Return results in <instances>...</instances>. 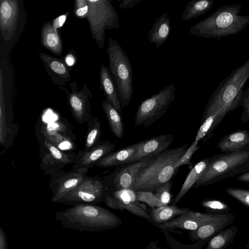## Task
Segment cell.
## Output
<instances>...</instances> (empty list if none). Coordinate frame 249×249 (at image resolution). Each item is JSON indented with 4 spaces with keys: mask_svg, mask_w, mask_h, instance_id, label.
I'll return each mask as SVG.
<instances>
[{
    "mask_svg": "<svg viewBox=\"0 0 249 249\" xmlns=\"http://www.w3.org/2000/svg\"><path fill=\"white\" fill-rule=\"evenodd\" d=\"M240 106L243 109L241 121L244 124L249 121V86L241 93Z\"/></svg>",
    "mask_w": 249,
    "mask_h": 249,
    "instance_id": "cell-39",
    "label": "cell"
},
{
    "mask_svg": "<svg viewBox=\"0 0 249 249\" xmlns=\"http://www.w3.org/2000/svg\"><path fill=\"white\" fill-rule=\"evenodd\" d=\"M51 124H42L39 128V135L48 140L59 149L66 152H72L75 147L72 138L65 131H62L63 124L61 122Z\"/></svg>",
    "mask_w": 249,
    "mask_h": 249,
    "instance_id": "cell-20",
    "label": "cell"
},
{
    "mask_svg": "<svg viewBox=\"0 0 249 249\" xmlns=\"http://www.w3.org/2000/svg\"><path fill=\"white\" fill-rule=\"evenodd\" d=\"M226 193L249 209V190L235 187L226 188Z\"/></svg>",
    "mask_w": 249,
    "mask_h": 249,
    "instance_id": "cell-36",
    "label": "cell"
},
{
    "mask_svg": "<svg viewBox=\"0 0 249 249\" xmlns=\"http://www.w3.org/2000/svg\"><path fill=\"white\" fill-rule=\"evenodd\" d=\"M171 17L168 13H163L153 23L147 35L149 43L154 44L156 48L161 47L167 40L171 29Z\"/></svg>",
    "mask_w": 249,
    "mask_h": 249,
    "instance_id": "cell-23",
    "label": "cell"
},
{
    "mask_svg": "<svg viewBox=\"0 0 249 249\" xmlns=\"http://www.w3.org/2000/svg\"><path fill=\"white\" fill-rule=\"evenodd\" d=\"M71 91L69 92L63 87L67 94V99L70 110L76 122L79 124L88 123L91 118L90 100L92 94L86 84L82 89L77 91V83L73 81L70 84Z\"/></svg>",
    "mask_w": 249,
    "mask_h": 249,
    "instance_id": "cell-13",
    "label": "cell"
},
{
    "mask_svg": "<svg viewBox=\"0 0 249 249\" xmlns=\"http://www.w3.org/2000/svg\"><path fill=\"white\" fill-rule=\"evenodd\" d=\"M170 181L159 187L154 192V195L160 200L163 206H167L171 201Z\"/></svg>",
    "mask_w": 249,
    "mask_h": 249,
    "instance_id": "cell-38",
    "label": "cell"
},
{
    "mask_svg": "<svg viewBox=\"0 0 249 249\" xmlns=\"http://www.w3.org/2000/svg\"><path fill=\"white\" fill-rule=\"evenodd\" d=\"M107 53L108 67L116 85L123 110L129 104L133 93L132 64L123 47L112 37L109 39Z\"/></svg>",
    "mask_w": 249,
    "mask_h": 249,
    "instance_id": "cell-6",
    "label": "cell"
},
{
    "mask_svg": "<svg viewBox=\"0 0 249 249\" xmlns=\"http://www.w3.org/2000/svg\"><path fill=\"white\" fill-rule=\"evenodd\" d=\"M54 217L65 229L85 232L111 230L123 223L109 210L93 204H77L58 211Z\"/></svg>",
    "mask_w": 249,
    "mask_h": 249,
    "instance_id": "cell-2",
    "label": "cell"
},
{
    "mask_svg": "<svg viewBox=\"0 0 249 249\" xmlns=\"http://www.w3.org/2000/svg\"><path fill=\"white\" fill-rule=\"evenodd\" d=\"M222 152L243 151L249 149V133L241 129L233 131L221 139L217 144Z\"/></svg>",
    "mask_w": 249,
    "mask_h": 249,
    "instance_id": "cell-22",
    "label": "cell"
},
{
    "mask_svg": "<svg viewBox=\"0 0 249 249\" xmlns=\"http://www.w3.org/2000/svg\"><path fill=\"white\" fill-rule=\"evenodd\" d=\"M249 78V59L233 70L219 84L210 97L205 107L201 123L211 115L216 120L213 129L218 126L228 113L240 106L243 87Z\"/></svg>",
    "mask_w": 249,
    "mask_h": 249,
    "instance_id": "cell-1",
    "label": "cell"
},
{
    "mask_svg": "<svg viewBox=\"0 0 249 249\" xmlns=\"http://www.w3.org/2000/svg\"><path fill=\"white\" fill-rule=\"evenodd\" d=\"M115 146L110 141H101L90 149L79 150L72 164V169L88 172L100 160L113 152Z\"/></svg>",
    "mask_w": 249,
    "mask_h": 249,
    "instance_id": "cell-15",
    "label": "cell"
},
{
    "mask_svg": "<svg viewBox=\"0 0 249 249\" xmlns=\"http://www.w3.org/2000/svg\"><path fill=\"white\" fill-rule=\"evenodd\" d=\"M109 192L103 178L87 176L59 203L71 206L81 204L96 205L104 202Z\"/></svg>",
    "mask_w": 249,
    "mask_h": 249,
    "instance_id": "cell-9",
    "label": "cell"
},
{
    "mask_svg": "<svg viewBox=\"0 0 249 249\" xmlns=\"http://www.w3.org/2000/svg\"><path fill=\"white\" fill-rule=\"evenodd\" d=\"M67 14L61 15L53 20V24L56 29H57L63 25L67 18Z\"/></svg>",
    "mask_w": 249,
    "mask_h": 249,
    "instance_id": "cell-43",
    "label": "cell"
},
{
    "mask_svg": "<svg viewBox=\"0 0 249 249\" xmlns=\"http://www.w3.org/2000/svg\"><path fill=\"white\" fill-rule=\"evenodd\" d=\"M89 11L87 0H76L73 13L79 18H87Z\"/></svg>",
    "mask_w": 249,
    "mask_h": 249,
    "instance_id": "cell-40",
    "label": "cell"
},
{
    "mask_svg": "<svg viewBox=\"0 0 249 249\" xmlns=\"http://www.w3.org/2000/svg\"><path fill=\"white\" fill-rule=\"evenodd\" d=\"M138 147V142L112 152L100 160L95 165L100 167H113L131 163Z\"/></svg>",
    "mask_w": 249,
    "mask_h": 249,
    "instance_id": "cell-24",
    "label": "cell"
},
{
    "mask_svg": "<svg viewBox=\"0 0 249 249\" xmlns=\"http://www.w3.org/2000/svg\"><path fill=\"white\" fill-rule=\"evenodd\" d=\"M39 136L42 137L40 140V167L46 174L53 177L65 166L74 163L76 154L63 151L40 135Z\"/></svg>",
    "mask_w": 249,
    "mask_h": 249,
    "instance_id": "cell-10",
    "label": "cell"
},
{
    "mask_svg": "<svg viewBox=\"0 0 249 249\" xmlns=\"http://www.w3.org/2000/svg\"><path fill=\"white\" fill-rule=\"evenodd\" d=\"M239 4L223 5L192 26L191 34L205 38H217L236 35L249 24V15H240Z\"/></svg>",
    "mask_w": 249,
    "mask_h": 249,
    "instance_id": "cell-3",
    "label": "cell"
},
{
    "mask_svg": "<svg viewBox=\"0 0 249 249\" xmlns=\"http://www.w3.org/2000/svg\"><path fill=\"white\" fill-rule=\"evenodd\" d=\"M103 202L109 208L114 210H126L153 224L150 216L145 211V206L137 200L135 192L133 190H110Z\"/></svg>",
    "mask_w": 249,
    "mask_h": 249,
    "instance_id": "cell-11",
    "label": "cell"
},
{
    "mask_svg": "<svg viewBox=\"0 0 249 249\" xmlns=\"http://www.w3.org/2000/svg\"><path fill=\"white\" fill-rule=\"evenodd\" d=\"M39 55L44 65L50 71L65 80L69 81L71 75L63 61L44 53H39Z\"/></svg>",
    "mask_w": 249,
    "mask_h": 249,
    "instance_id": "cell-31",
    "label": "cell"
},
{
    "mask_svg": "<svg viewBox=\"0 0 249 249\" xmlns=\"http://www.w3.org/2000/svg\"><path fill=\"white\" fill-rule=\"evenodd\" d=\"M87 172L71 170L61 171L53 176L50 183L52 191V201L59 202L70 192L76 188L88 176Z\"/></svg>",
    "mask_w": 249,
    "mask_h": 249,
    "instance_id": "cell-14",
    "label": "cell"
},
{
    "mask_svg": "<svg viewBox=\"0 0 249 249\" xmlns=\"http://www.w3.org/2000/svg\"><path fill=\"white\" fill-rule=\"evenodd\" d=\"M88 123V131L85 139L84 150H87L93 147L100 141L101 136V123L98 118L91 117Z\"/></svg>",
    "mask_w": 249,
    "mask_h": 249,
    "instance_id": "cell-32",
    "label": "cell"
},
{
    "mask_svg": "<svg viewBox=\"0 0 249 249\" xmlns=\"http://www.w3.org/2000/svg\"><path fill=\"white\" fill-rule=\"evenodd\" d=\"M188 144L168 148L151 159L139 173L132 190L154 192L159 187L170 181L177 170L174 165L187 150Z\"/></svg>",
    "mask_w": 249,
    "mask_h": 249,
    "instance_id": "cell-4",
    "label": "cell"
},
{
    "mask_svg": "<svg viewBox=\"0 0 249 249\" xmlns=\"http://www.w3.org/2000/svg\"><path fill=\"white\" fill-rule=\"evenodd\" d=\"M89 11L87 16L93 41L103 49L105 31L120 27L119 15L112 4V0H87Z\"/></svg>",
    "mask_w": 249,
    "mask_h": 249,
    "instance_id": "cell-7",
    "label": "cell"
},
{
    "mask_svg": "<svg viewBox=\"0 0 249 249\" xmlns=\"http://www.w3.org/2000/svg\"><path fill=\"white\" fill-rule=\"evenodd\" d=\"M236 216L229 213L216 214L209 222L195 231H190L188 236L193 242L209 240L232 223Z\"/></svg>",
    "mask_w": 249,
    "mask_h": 249,
    "instance_id": "cell-19",
    "label": "cell"
},
{
    "mask_svg": "<svg viewBox=\"0 0 249 249\" xmlns=\"http://www.w3.org/2000/svg\"><path fill=\"white\" fill-rule=\"evenodd\" d=\"M211 160V157H206L198 162L191 170L178 194L174 198L172 205H176L178 201L198 180L206 170Z\"/></svg>",
    "mask_w": 249,
    "mask_h": 249,
    "instance_id": "cell-26",
    "label": "cell"
},
{
    "mask_svg": "<svg viewBox=\"0 0 249 249\" xmlns=\"http://www.w3.org/2000/svg\"><path fill=\"white\" fill-rule=\"evenodd\" d=\"M173 140L172 134H166L138 142V147L132 162L151 159L160 155L169 148Z\"/></svg>",
    "mask_w": 249,
    "mask_h": 249,
    "instance_id": "cell-18",
    "label": "cell"
},
{
    "mask_svg": "<svg viewBox=\"0 0 249 249\" xmlns=\"http://www.w3.org/2000/svg\"><path fill=\"white\" fill-rule=\"evenodd\" d=\"M136 198L139 202L147 204L152 208L163 206L160 200L154 195V192L149 191H135Z\"/></svg>",
    "mask_w": 249,
    "mask_h": 249,
    "instance_id": "cell-35",
    "label": "cell"
},
{
    "mask_svg": "<svg viewBox=\"0 0 249 249\" xmlns=\"http://www.w3.org/2000/svg\"><path fill=\"white\" fill-rule=\"evenodd\" d=\"M0 249H8V242L4 230L0 226Z\"/></svg>",
    "mask_w": 249,
    "mask_h": 249,
    "instance_id": "cell-42",
    "label": "cell"
},
{
    "mask_svg": "<svg viewBox=\"0 0 249 249\" xmlns=\"http://www.w3.org/2000/svg\"><path fill=\"white\" fill-rule=\"evenodd\" d=\"M238 231L236 226L223 230L209 240L205 249H225L233 242Z\"/></svg>",
    "mask_w": 249,
    "mask_h": 249,
    "instance_id": "cell-30",
    "label": "cell"
},
{
    "mask_svg": "<svg viewBox=\"0 0 249 249\" xmlns=\"http://www.w3.org/2000/svg\"><path fill=\"white\" fill-rule=\"evenodd\" d=\"M100 89L106 99L122 115V108L119 93L109 67L104 64L100 67L99 74Z\"/></svg>",
    "mask_w": 249,
    "mask_h": 249,
    "instance_id": "cell-21",
    "label": "cell"
},
{
    "mask_svg": "<svg viewBox=\"0 0 249 249\" xmlns=\"http://www.w3.org/2000/svg\"><path fill=\"white\" fill-rule=\"evenodd\" d=\"M74 62L75 60L74 56L71 54H69L66 57V63L68 66H72L74 64Z\"/></svg>",
    "mask_w": 249,
    "mask_h": 249,
    "instance_id": "cell-45",
    "label": "cell"
},
{
    "mask_svg": "<svg viewBox=\"0 0 249 249\" xmlns=\"http://www.w3.org/2000/svg\"><path fill=\"white\" fill-rule=\"evenodd\" d=\"M198 141L195 139L181 158L175 163L174 165L175 169L177 170L180 166L183 165H191L192 164L191 162V158L195 152L199 148V146L198 145Z\"/></svg>",
    "mask_w": 249,
    "mask_h": 249,
    "instance_id": "cell-37",
    "label": "cell"
},
{
    "mask_svg": "<svg viewBox=\"0 0 249 249\" xmlns=\"http://www.w3.org/2000/svg\"><path fill=\"white\" fill-rule=\"evenodd\" d=\"M216 215L196 212L190 210L169 222L159 225V228L164 231H170L182 234L181 232L173 230L179 229L190 231H195L212 220Z\"/></svg>",
    "mask_w": 249,
    "mask_h": 249,
    "instance_id": "cell-16",
    "label": "cell"
},
{
    "mask_svg": "<svg viewBox=\"0 0 249 249\" xmlns=\"http://www.w3.org/2000/svg\"><path fill=\"white\" fill-rule=\"evenodd\" d=\"M41 40L42 45L53 53L60 55L63 45L60 36L53 23L46 22L41 29Z\"/></svg>",
    "mask_w": 249,
    "mask_h": 249,
    "instance_id": "cell-25",
    "label": "cell"
},
{
    "mask_svg": "<svg viewBox=\"0 0 249 249\" xmlns=\"http://www.w3.org/2000/svg\"><path fill=\"white\" fill-rule=\"evenodd\" d=\"M214 0H191L181 13V19L188 21L204 15L213 5Z\"/></svg>",
    "mask_w": 249,
    "mask_h": 249,
    "instance_id": "cell-29",
    "label": "cell"
},
{
    "mask_svg": "<svg viewBox=\"0 0 249 249\" xmlns=\"http://www.w3.org/2000/svg\"><path fill=\"white\" fill-rule=\"evenodd\" d=\"M157 240L156 242L150 241L146 249H165L158 246Z\"/></svg>",
    "mask_w": 249,
    "mask_h": 249,
    "instance_id": "cell-46",
    "label": "cell"
},
{
    "mask_svg": "<svg viewBox=\"0 0 249 249\" xmlns=\"http://www.w3.org/2000/svg\"><path fill=\"white\" fill-rule=\"evenodd\" d=\"M3 78L1 71L0 74V142L4 144L9 132L6 119L5 104L3 93Z\"/></svg>",
    "mask_w": 249,
    "mask_h": 249,
    "instance_id": "cell-33",
    "label": "cell"
},
{
    "mask_svg": "<svg viewBox=\"0 0 249 249\" xmlns=\"http://www.w3.org/2000/svg\"><path fill=\"white\" fill-rule=\"evenodd\" d=\"M249 171V149L211 157L207 167L192 188L209 185Z\"/></svg>",
    "mask_w": 249,
    "mask_h": 249,
    "instance_id": "cell-5",
    "label": "cell"
},
{
    "mask_svg": "<svg viewBox=\"0 0 249 249\" xmlns=\"http://www.w3.org/2000/svg\"><path fill=\"white\" fill-rule=\"evenodd\" d=\"M20 4L18 0H0V31L4 40L14 36L18 24Z\"/></svg>",
    "mask_w": 249,
    "mask_h": 249,
    "instance_id": "cell-17",
    "label": "cell"
},
{
    "mask_svg": "<svg viewBox=\"0 0 249 249\" xmlns=\"http://www.w3.org/2000/svg\"><path fill=\"white\" fill-rule=\"evenodd\" d=\"M236 179L241 182L249 183V171L238 176L236 177Z\"/></svg>",
    "mask_w": 249,
    "mask_h": 249,
    "instance_id": "cell-44",
    "label": "cell"
},
{
    "mask_svg": "<svg viewBox=\"0 0 249 249\" xmlns=\"http://www.w3.org/2000/svg\"><path fill=\"white\" fill-rule=\"evenodd\" d=\"M102 107L109 123L112 134L117 138L122 139L124 135V127L122 115L106 99Z\"/></svg>",
    "mask_w": 249,
    "mask_h": 249,
    "instance_id": "cell-28",
    "label": "cell"
},
{
    "mask_svg": "<svg viewBox=\"0 0 249 249\" xmlns=\"http://www.w3.org/2000/svg\"><path fill=\"white\" fill-rule=\"evenodd\" d=\"M176 88L172 83L140 104L135 117V126L147 128L161 117L175 99Z\"/></svg>",
    "mask_w": 249,
    "mask_h": 249,
    "instance_id": "cell-8",
    "label": "cell"
},
{
    "mask_svg": "<svg viewBox=\"0 0 249 249\" xmlns=\"http://www.w3.org/2000/svg\"><path fill=\"white\" fill-rule=\"evenodd\" d=\"M142 0H120V3L119 6L121 9H126L129 8H132L134 6L141 2Z\"/></svg>",
    "mask_w": 249,
    "mask_h": 249,
    "instance_id": "cell-41",
    "label": "cell"
},
{
    "mask_svg": "<svg viewBox=\"0 0 249 249\" xmlns=\"http://www.w3.org/2000/svg\"><path fill=\"white\" fill-rule=\"evenodd\" d=\"M145 160L118 166L111 174L103 178L110 191L131 189L142 169L148 163Z\"/></svg>",
    "mask_w": 249,
    "mask_h": 249,
    "instance_id": "cell-12",
    "label": "cell"
},
{
    "mask_svg": "<svg viewBox=\"0 0 249 249\" xmlns=\"http://www.w3.org/2000/svg\"><path fill=\"white\" fill-rule=\"evenodd\" d=\"M187 208H179L172 205L152 208L150 217L153 224L159 228V225L169 222L190 211Z\"/></svg>",
    "mask_w": 249,
    "mask_h": 249,
    "instance_id": "cell-27",
    "label": "cell"
},
{
    "mask_svg": "<svg viewBox=\"0 0 249 249\" xmlns=\"http://www.w3.org/2000/svg\"><path fill=\"white\" fill-rule=\"evenodd\" d=\"M201 206L207 213L213 214H220L228 213L231 208L224 201L217 199H206L200 203Z\"/></svg>",
    "mask_w": 249,
    "mask_h": 249,
    "instance_id": "cell-34",
    "label": "cell"
}]
</instances>
